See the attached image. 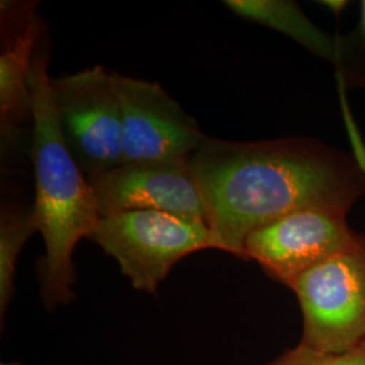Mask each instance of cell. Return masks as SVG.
Returning a JSON list of instances; mask_svg holds the SVG:
<instances>
[{
	"mask_svg": "<svg viewBox=\"0 0 365 365\" xmlns=\"http://www.w3.org/2000/svg\"><path fill=\"white\" fill-rule=\"evenodd\" d=\"M218 250L244 259L249 235L304 209L348 214L365 195V168L306 137L238 143L206 137L188 160Z\"/></svg>",
	"mask_w": 365,
	"mask_h": 365,
	"instance_id": "6da1fadb",
	"label": "cell"
},
{
	"mask_svg": "<svg viewBox=\"0 0 365 365\" xmlns=\"http://www.w3.org/2000/svg\"><path fill=\"white\" fill-rule=\"evenodd\" d=\"M48 56L36 52L31 64L34 217L45 242L39 260L41 295L48 310L75 298L73 252L87 238L101 214L91 185L66 148L58 129Z\"/></svg>",
	"mask_w": 365,
	"mask_h": 365,
	"instance_id": "7a4b0ae2",
	"label": "cell"
},
{
	"mask_svg": "<svg viewBox=\"0 0 365 365\" xmlns=\"http://www.w3.org/2000/svg\"><path fill=\"white\" fill-rule=\"evenodd\" d=\"M87 238L117 261L133 287L153 295L182 259L217 249L207 223L160 211L102 217Z\"/></svg>",
	"mask_w": 365,
	"mask_h": 365,
	"instance_id": "3957f363",
	"label": "cell"
},
{
	"mask_svg": "<svg viewBox=\"0 0 365 365\" xmlns=\"http://www.w3.org/2000/svg\"><path fill=\"white\" fill-rule=\"evenodd\" d=\"M303 314L299 344L318 352L346 353L365 342V242L295 279Z\"/></svg>",
	"mask_w": 365,
	"mask_h": 365,
	"instance_id": "277c9868",
	"label": "cell"
},
{
	"mask_svg": "<svg viewBox=\"0 0 365 365\" xmlns=\"http://www.w3.org/2000/svg\"><path fill=\"white\" fill-rule=\"evenodd\" d=\"M58 129L87 179L123 164L122 115L111 72L95 66L51 78Z\"/></svg>",
	"mask_w": 365,
	"mask_h": 365,
	"instance_id": "5b68a950",
	"label": "cell"
},
{
	"mask_svg": "<svg viewBox=\"0 0 365 365\" xmlns=\"http://www.w3.org/2000/svg\"><path fill=\"white\" fill-rule=\"evenodd\" d=\"M122 115L123 164L187 163L206 134L158 83L111 72Z\"/></svg>",
	"mask_w": 365,
	"mask_h": 365,
	"instance_id": "8992f818",
	"label": "cell"
},
{
	"mask_svg": "<svg viewBox=\"0 0 365 365\" xmlns=\"http://www.w3.org/2000/svg\"><path fill=\"white\" fill-rule=\"evenodd\" d=\"M364 242L365 237L349 227L346 214L304 209L253 232L245 241L244 257L289 287L315 265Z\"/></svg>",
	"mask_w": 365,
	"mask_h": 365,
	"instance_id": "52a82bcc",
	"label": "cell"
},
{
	"mask_svg": "<svg viewBox=\"0 0 365 365\" xmlns=\"http://www.w3.org/2000/svg\"><path fill=\"white\" fill-rule=\"evenodd\" d=\"M88 182L101 218L130 211H160L207 223L188 161L122 164Z\"/></svg>",
	"mask_w": 365,
	"mask_h": 365,
	"instance_id": "ba28073f",
	"label": "cell"
},
{
	"mask_svg": "<svg viewBox=\"0 0 365 365\" xmlns=\"http://www.w3.org/2000/svg\"><path fill=\"white\" fill-rule=\"evenodd\" d=\"M42 33L41 19L36 14L26 18L24 29L7 39L0 56V129L1 144L16 138L22 125L33 120L31 64L36 45Z\"/></svg>",
	"mask_w": 365,
	"mask_h": 365,
	"instance_id": "9c48e42d",
	"label": "cell"
},
{
	"mask_svg": "<svg viewBox=\"0 0 365 365\" xmlns=\"http://www.w3.org/2000/svg\"><path fill=\"white\" fill-rule=\"evenodd\" d=\"M223 4L235 15L294 39L315 56L339 64V39L333 38L288 0H226Z\"/></svg>",
	"mask_w": 365,
	"mask_h": 365,
	"instance_id": "30bf717a",
	"label": "cell"
},
{
	"mask_svg": "<svg viewBox=\"0 0 365 365\" xmlns=\"http://www.w3.org/2000/svg\"><path fill=\"white\" fill-rule=\"evenodd\" d=\"M38 232L33 209L7 205L0 212V317L13 299L16 261L27 240Z\"/></svg>",
	"mask_w": 365,
	"mask_h": 365,
	"instance_id": "8fae6325",
	"label": "cell"
},
{
	"mask_svg": "<svg viewBox=\"0 0 365 365\" xmlns=\"http://www.w3.org/2000/svg\"><path fill=\"white\" fill-rule=\"evenodd\" d=\"M341 75L354 87H365V0L360 3V19L349 37L339 39Z\"/></svg>",
	"mask_w": 365,
	"mask_h": 365,
	"instance_id": "7c38bea8",
	"label": "cell"
},
{
	"mask_svg": "<svg viewBox=\"0 0 365 365\" xmlns=\"http://www.w3.org/2000/svg\"><path fill=\"white\" fill-rule=\"evenodd\" d=\"M264 365H365V342L346 353L318 352L302 344Z\"/></svg>",
	"mask_w": 365,
	"mask_h": 365,
	"instance_id": "4fadbf2b",
	"label": "cell"
},
{
	"mask_svg": "<svg viewBox=\"0 0 365 365\" xmlns=\"http://www.w3.org/2000/svg\"><path fill=\"white\" fill-rule=\"evenodd\" d=\"M1 365H21L19 363H1Z\"/></svg>",
	"mask_w": 365,
	"mask_h": 365,
	"instance_id": "5bb4252c",
	"label": "cell"
}]
</instances>
